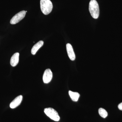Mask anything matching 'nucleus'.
Masks as SVG:
<instances>
[{"instance_id": "13", "label": "nucleus", "mask_w": 122, "mask_h": 122, "mask_svg": "<svg viewBox=\"0 0 122 122\" xmlns=\"http://www.w3.org/2000/svg\"><path fill=\"white\" fill-rule=\"evenodd\" d=\"M25 12H26H26H27V11H25Z\"/></svg>"}, {"instance_id": "7", "label": "nucleus", "mask_w": 122, "mask_h": 122, "mask_svg": "<svg viewBox=\"0 0 122 122\" xmlns=\"http://www.w3.org/2000/svg\"><path fill=\"white\" fill-rule=\"evenodd\" d=\"M66 49L70 59L71 61H74L76 58V56L72 45L68 43L66 45Z\"/></svg>"}, {"instance_id": "1", "label": "nucleus", "mask_w": 122, "mask_h": 122, "mask_svg": "<svg viewBox=\"0 0 122 122\" xmlns=\"http://www.w3.org/2000/svg\"><path fill=\"white\" fill-rule=\"evenodd\" d=\"M89 10L92 16L94 19H97L99 15V6L96 0H91L89 5Z\"/></svg>"}, {"instance_id": "4", "label": "nucleus", "mask_w": 122, "mask_h": 122, "mask_svg": "<svg viewBox=\"0 0 122 122\" xmlns=\"http://www.w3.org/2000/svg\"><path fill=\"white\" fill-rule=\"evenodd\" d=\"M26 12L25 11H20L14 15L10 20V23L12 25L17 24L25 17Z\"/></svg>"}, {"instance_id": "2", "label": "nucleus", "mask_w": 122, "mask_h": 122, "mask_svg": "<svg viewBox=\"0 0 122 122\" xmlns=\"http://www.w3.org/2000/svg\"><path fill=\"white\" fill-rule=\"evenodd\" d=\"M40 5L42 12L45 15H48L52 10V3L50 0H41Z\"/></svg>"}, {"instance_id": "12", "label": "nucleus", "mask_w": 122, "mask_h": 122, "mask_svg": "<svg viewBox=\"0 0 122 122\" xmlns=\"http://www.w3.org/2000/svg\"><path fill=\"white\" fill-rule=\"evenodd\" d=\"M118 108L120 110L122 111V102L121 103L118 105Z\"/></svg>"}, {"instance_id": "3", "label": "nucleus", "mask_w": 122, "mask_h": 122, "mask_svg": "<svg viewBox=\"0 0 122 122\" xmlns=\"http://www.w3.org/2000/svg\"><path fill=\"white\" fill-rule=\"evenodd\" d=\"M44 113L48 117L55 122H58L60 119V116L58 113L55 110L51 107L45 108Z\"/></svg>"}, {"instance_id": "10", "label": "nucleus", "mask_w": 122, "mask_h": 122, "mask_svg": "<svg viewBox=\"0 0 122 122\" xmlns=\"http://www.w3.org/2000/svg\"><path fill=\"white\" fill-rule=\"evenodd\" d=\"M69 94L71 99L75 102L78 101L80 96V94L78 92H73L71 91H69Z\"/></svg>"}, {"instance_id": "9", "label": "nucleus", "mask_w": 122, "mask_h": 122, "mask_svg": "<svg viewBox=\"0 0 122 122\" xmlns=\"http://www.w3.org/2000/svg\"><path fill=\"white\" fill-rule=\"evenodd\" d=\"M44 44V41H41L35 44L31 49V52L32 54L33 55L36 54L38 51L42 46Z\"/></svg>"}, {"instance_id": "5", "label": "nucleus", "mask_w": 122, "mask_h": 122, "mask_svg": "<svg viewBox=\"0 0 122 122\" xmlns=\"http://www.w3.org/2000/svg\"><path fill=\"white\" fill-rule=\"evenodd\" d=\"M53 77V73L51 70L49 69L45 70L43 75L44 82L47 84L50 82Z\"/></svg>"}, {"instance_id": "6", "label": "nucleus", "mask_w": 122, "mask_h": 122, "mask_svg": "<svg viewBox=\"0 0 122 122\" xmlns=\"http://www.w3.org/2000/svg\"><path fill=\"white\" fill-rule=\"evenodd\" d=\"M23 96L20 95L15 98L14 100L10 103V107L11 109H14L20 106L22 102Z\"/></svg>"}, {"instance_id": "11", "label": "nucleus", "mask_w": 122, "mask_h": 122, "mask_svg": "<svg viewBox=\"0 0 122 122\" xmlns=\"http://www.w3.org/2000/svg\"><path fill=\"white\" fill-rule=\"evenodd\" d=\"M98 113L99 115L102 117L104 118H106L108 115V113L106 111L105 109L102 108H100L99 109Z\"/></svg>"}, {"instance_id": "8", "label": "nucleus", "mask_w": 122, "mask_h": 122, "mask_svg": "<svg viewBox=\"0 0 122 122\" xmlns=\"http://www.w3.org/2000/svg\"><path fill=\"white\" fill-rule=\"evenodd\" d=\"M19 56L20 54L17 52L14 54L11 57L10 60V64L12 66L14 67L17 65L19 62Z\"/></svg>"}]
</instances>
